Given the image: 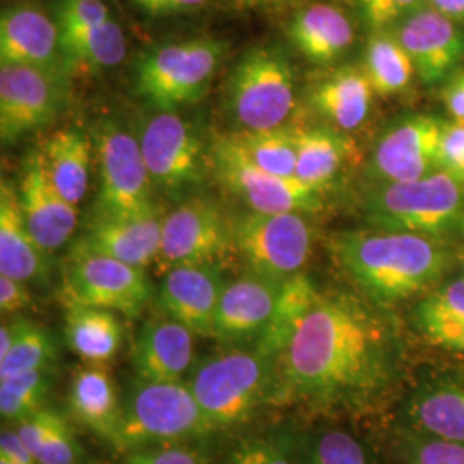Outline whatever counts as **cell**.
<instances>
[{"label": "cell", "instance_id": "obj_23", "mask_svg": "<svg viewBox=\"0 0 464 464\" xmlns=\"http://www.w3.org/2000/svg\"><path fill=\"white\" fill-rule=\"evenodd\" d=\"M0 274L26 284L45 281L50 274V255L36 243L9 179L0 186Z\"/></svg>", "mask_w": 464, "mask_h": 464}, {"label": "cell", "instance_id": "obj_7", "mask_svg": "<svg viewBox=\"0 0 464 464\" xmlns=\"http://www.w3.org/2000/svg\"><path fill=\"white\" fill-rule=\"evenodd\" d=\"M226 93L231 119L243 131L284 128L296 109L293 67L270 47H255L239 59Z\"/></svg>", "mask_w": 464, "mask_h": 464}, {"label": "cell", "instance_id": "obj_9", "mask_svg": "<svg viewBox=\"0 0 464 464\" xmlns=\"http://www.w3.org/2000/svg\"><path fill=\"white\" fill-rule=\"evenodd\" d=\"M217 181L249 210L266 214H312L324 205V189L298 178H281L253 164L234 134L217 136L208 151Z\"/></svg>", "mask_w": 464, "mask_h": 464}, {"label": "cell", "instance_id": "obj_34", "mask_svg": "<svg viewBox=\"0 0 464 464\" xmlns=\"http://www.w3.org/2000/svg\"><path fill=\"white\" fill-rule=\"evenodd\" d=\"M366 76L381 97H392L404 92L416 76L410 53L401 45L398 36L377 32L365 50Z\"/></svg>", "mask_w": 464, "mask_h": 464}, {"label": "cell", "instance_id": "obj_51", "mask_svg": "<svg viewBox=\"0 0 464 464\" xmlns=\"http://www.w3.org/2000/svg\"><path fill=\"white\" fill-rule=\"evenodd\" d=\"M256 450H258V440L248 439L243 440L236 449H232L226 464H255L256 461Z\"/></svg>", "mask_w": 464, "mask_h": 464}, {"label": "cell", "instance_id": "obj_21", "mask_svg": "<svg viewBox=\"0 0 464 464\" xmlns=\"http://www.w3.org/2000/svg\"><path fill=\"white\" fill-rule=\"evenodd\" d=\"M226 284L217 264L170 268L159 289V306L162 314L181 322L195 335L212 337Z\"/></svg>", "mask_w": 464, "mask_h": 464}, {"label": "cell", "instance_id": "obj_18", "mask_svg": "<svg viewBox=\"0 0 464 464\" xmlns=\"http://www.w3.org/2000/svg\"><path fill=\"white\" fill-rule=\"evenodd\" d=\"M164 216H93L74 241L69 255H103L130 266L147 268L157 264L162 245Z\"/></svg>", "mask_w": 464, "mask_h": 464}, {"label": "cell", "instance_id": "obj_43", "mask_svg": "<svg viewBox=\"0 0 464 464\" xmlns=\"http://www.w3.org/2000/svg\"><path fill=\"white\" fill-rule=\"evenodd\" d=\"M258 450L255 464H301V446L295 433L272 431L256 437Z\"/></svg>", "mask_w": 464, "mask_h": 464}, {"label": "cell", "instance_id": "obj_15", "mask_svg": "<svg viewBox=\"0 0 464 464\" xmlns=\"http://www.w3.org/2000/svg\"><path fill=\"white\" fill-rule=\"evenodd\" d=\"M444 124V121L425 114L392 124L373 150V174L385 183H406L439 172Z\"/></svg>", "mask_w": 464, "mask_h": 464}, {"label": "cell", "instance_id": "obj_16", "mask_svg": "<svg viewBox=\"0 0 464 464\" xmlns=\"http://www.w3.org/2000/svg\"><path fill=\"white\" fill-rule=\"evenodd\" d=\"M0 63L47 71L69 78L59 26L34 2H17L0 16Z\"/></svg>", "mask_w": 464, "mask_h": 464}, {"label": "cell", "instance_id": "obj_33", "mask_svg": "<svg viewBox=\"0 0 464 464\" xmlns=\"http://www.w3.org/2000/svg\"><path fill=\"white\" fill-rule=\"evenodd\" d=\"M318 295L320 291L316 289L315 282L304 272L284 279L274 314L268 320L266 331L256 341L255 348L277 360L282 349L296 331L299 322L314 306Z\"/></svg>", "mask_w": 464, "mask_h": 464}, {"label": "cell", "instance_id": "obj_1", "mask_svg": "<svg viewBox=\"0 0 464 464\" xmlns=\"http://www.w3.org/2000/svg\"><path fill=\"white\" fill-rule=\"evenodd\" d=\"M381 308L363 295L320 291L276 360L270 406L322 416L383 406L402 377V348Z\"/></svg>", "mask_w": 464, "mask_h": 464}, {"label": "cell", "instance_id": "obj_24", "mask_svg": "<svg viewBox=\"0 0 464 464\" xmlns=\"http://www.w3.org/2000/svg\"><path fill=\"white\" fill-rule=\"evenodd\" d=\"M69 415L99 439L116 446L122 418V399L111 372L102 365L80 368L67 392Z\"/></svg>", "mask_w": 464, "mask_h": 464}, {"label": "cell", "instance_id": "obj_53", "mask_svg": "<svg viewBox=\"0 0 464 464\" xmlns=\"http://www.w3.org/2000/svg\"><path fill=\"white\" fill-rule=\"evenodd\" d=\"M16 339V320L9 322V324H2L0 329V360L7 356V353L13 348Z\"/></svg>", "mask_w": 464, "mask_h": 464}, {"label": "cell", "instance_id": "obj_6", "mask_svg": "<svg viewBox=\"0 0 464 464\" xmlns=\"http://www.w3.org/2000/svg\"><path fill=\"white\" fill-rule=\"evenodd\" d=\"M227 44L217 38L167 42L136 61V92L157 111L176 112L205 99L224 61Z\"/></svg>", "mask_w": 464, "mask_h": 464}, {"label": "cell", "instance_id": "obj_26", "mask_svg": "<svg viewBox=\"0 0 464 464\" xmlns=\"http://www.w3.org/2000/svg\"><path fill=\"white\" fill-rule=\"evenodd\" d=\"M64 337L71 349L86 365L111 363L124 343V327L116 312L66 303Z\"/></svg>", "mask_w": 464, "mask_h": 464}, {"label": "cell", "instance_id": "obj_46", "mask_svg": "<svg viewBox=\"0 0 464 464\" xmlns=\"http://www.w3.org/2000/svg\"><path fill=\"white\" fill-rule=\"evenodd\" d=\"M423 2L425 0H379V4L363 17L372 30L382 32L392 23L402 21L421 9Z\"/></svg>", "mask_w": 464, "mask_h": 464}, {"label": "cell", "instance_id": "obj_40", "mask_svg": "<svg viewBox=\"0 0 464 464\" xmlns=\"http://www.w3.org/2000/svg\"><path fill=\"white\" fill-rule=\"evenodd\" d=\"M448 316H464V277L439 287L416 308V322Z\"/></svg>", "mask_w": 464, "mask_h": 464}, {"label": "cell", "instance_id": "obj_27", "mask_svg": "<svg viewBox=\"0 0 464 464\" xmlns=\"http://www.w3.org/2000/svg\"><path fill=\"white\" fill-rule=\"evenodd\" d=\"M373 88L363 67L335 69L316 84L312 103L337 130L353 131L366 121L373 102Z\"/></svg>", "mask_w": 464, "mask_h": 464}, {"label": "cell", "instance_id": "obj_48", "mask_svg": "<svg viewBox=\"0 0 464 464\" xmlns=\"http://www.w3.org/2000/svg\"><path fill=\"white\" fill-rule=\"evenodd\" d=\"M136 9L149 16H174L199 11L212 0H130Z\"/></svg>", "mask_w": 464, "mask_h": 464}, {"label": "cell", "instance_id": "obj_56", "mask_svg": "<svg viewBox=\"0 0 464 464\" xmlns=\"http://www.w3.org/2000/svg\"><path fill=\"white\" fill-rule=\"evenodd\" d=\"M0 464H11V463H9V461H5V459H2V458H0Z\"/></svg>", "mask_w": 464, "mask_h": 464}, {"label": "cell", "instance_id": "obj_32", "mask_svg": "<svg viewBox=\"0 0 464 464\" xmlns=\"http://www.w3.org/2000/svg\"><path fill=\"white\" fill-rule=\"evenodd\" d=\"M296 178L324 189L351 157L353 143L344 134L325 128L296 130Z\"/></svg>", "mask_w": 464, "mask_h": 464}, {"label": "cell", "instance_id": "obj_35", "mask_svg": "<svg viewBox=\"0 0 464 464\" xmlns=\"http://www.w3.org/2000/svg\"><path fill=\"white\" fill-rule=\"evenodd\" d=\"M232 134L253 164L281 178H296V130L284 126L266 131H237Z\"/></svg>", "mask_w": 464, "mask_h": 464}, {"label": "cell", "instance_id": "obj_5", "mask_svg": "<svg viewBox=\"0 0 464 464\" xmlns=\"http://www.w3.org/2000/svg\"><path fill=\"white\" fill-rule=\"evenodd\" d=\"M363 212L373 229L442 239L464 227V186L444 172L387 183L366 197Z\"/></svg>", "mask_w": 464, "mask_h": 464}, {"label": "cell", "instance_id": "obj_4", "mask_svg": "<svg viewBox=\"0 0 464 464\" xmlns=\"http://www.w3.org/2000/svg\"><path fill=\"white\" fill-rule=\"evenodd\" d=\"M207 416L188 382H145L134 379L122 399V418L116 450L189 444L212 433Z\"/></svg>", "mask_w": 464, "mask_h": 464}, {"label": "cell", "instance_id": "obj_45", "mask_svg": "<svg viewBox=\"0 0 464 464\" xmlns=\"http://www.w3.org/2000/svg\"><path fill=\"white\" fill-rule=\"evenodd\" d=\"M418 327L431 344L464 353V316L421 320L418 322Z\"/></svg>", "mask_w": 464, "mask_h": 464}, {"label": "cell", "instance_id": "obj_8", "mask_svg": "<svg viewBox=\"0 0 464 464\" xmlns=\"http://www.w3.org/2000/svg\"><path fill=\"white\" fill-rule=\"evenodd\" d=\"M315 243L312 224L296 212L248 210L232 217V249L249 274L284 281L303 272Z\"/></svg>", "mask_w": 464, "mask_h": 464}, {"label": "cell", "instance_id": "obj_57", "mask_svg": "<svg viewBox=\"0 0 464 464\" xmlns=\"http://www.w3.org/2000/svg\"><path fill=\"white\" fill-rule=\"evenodd\" d=\"M121 464H130V463H126V461H124V459H122V463Z\"/></svg>", "mask_w": 464, "mask_h": 464}, {"label": "cell", "instance_id": "obj_37", "mask_svg": "<svg viewBox=\"0 0 464 464\" xmlns=\"http://www.w3.org/2000/svg\"><path fill=\"white\" fill-rule=\"evenodd\" d=\"M52 370H32L0 379V415L4 421L17 423L45 408Z\"/></svg>", "mask_w": 464, "mask_h": 464}, {"label": "cell", "instance_id": "obj_42", "mask_svg": "<svg viewBox=\"0 0 464 464\" xmlns=\"http://www.w3.org/2000/svg\"><path fill=\"white\" fill-rule=\"evenodd\" d=\"M439 172L450 176L464 186V122L452 121L444 124L439 155Z\"/></svg>", "mask_w": 464, "mask_h": 464}, {"label": "cell", "instance_id": "obj_55", "mask_svg": "<svg viewBox=\"0 0 464 464\" xmlns=\"http://www.w3.org/2000/svg\"><path fill=\"white\" fill-rule=\"evenodd\" d=\"M251 4H274V2H281V0H248Z\"/></svg>", "mask_w": 464, "mask_h": 464}, {"label": "cell", "instance_id": "obj_12", "mask_svg": "<svg viewBox=\"0 0 464 464\" xmlns=\"http://www.w3.org/2000/svg\"><path fill=\"white\" fill-rule=\"evenodd\" d=\"M140 149L155 188L167 195H183L205 179V155L195 128L183 117L157 111L138 131Z\"/></svg>", "mask_w": 464, "mask_h": 464}, {"label": "cell", "instance_id": "obj_22", "mask_svg": "<svg viewBox=\"0 0 464 464\" xmlns=\"http://www.w3.org/2000/svg\"><path fill=\"white\" fill-rule=\"evenodd\" d=\"M138 381L183 382L195 363V334L162 314L140 329L131 353Z\"/></svg>", "mask_w": 464, "mask_h": 464}, {"label": "cell", "instance_id": "obj_17", "mask_svg": "<svg viewBox=\"0 0 464 464\" xmlns=\"http://www.w3.org/2000/svg\"><path fill=\"white\" fill-rule=\"evenodd\" d=\"M17 197L36 243L49 255L63 248L78 229V207L69 203L52 183L40 149L24 159Z\"/></svg>", "mask_w": 464, "mask_h": 464}, {"label": "cell", "instance_id": "obj_38", "mask_svg": "<svg viewBox=\"0 0 464 464\" xmlns=\"http://www.w3.org/2000/svg\"><path fill=\"white\" fill-rule=\"evenodd\" d=\"M301 464H370L366 450L351 433L324 430L301 446Z\"/></svg>", "mask_w": 464, "mask_h": 464}, {"label": "cell", "instance_id": "obj_36", "mask_svg": "<svg viewBox=\"0 0 464 464\" xmlns=\"http://www.w3.org/2000/svg\"><path fill=\"white\" fill-rule=\"evenodd\" d=\"M57 362V344L45 327L28 318H16V339L0 360V379L32 370H50Z\"/></svg>", "mask_w": 464, "mask_h": 464}, {"label": "cell", "instance_id": "obj_50", "mask_svg": "<svg viewBox=\"0 0 464 464\" xmlns=\"http://www.w3.org/2000/svg\"><path fill=\"white\" fill-rule=\"evenodd\" d=\"M442 100L449 114L454 121L464 122V69L458 71L446 84L442 92Z\"/></svg>", "mask_w": 464, "mask_h": 464}, {"label": "cell", "instance_id": "obj_47", "mask_svg": "<svg viewBox=\"0 0 464 464\" xmlns=\"http://www.w3.org/2000/svg\"><path fill=\"white\" fill-rule=\"evenodd\" d=\"M32 304L28 284L0 274V310L4 315H13L26 310Z\"/></svg>", "mask_w": 464, "mask_h": 464}, {"label": "cell", "instance_id": "obj_52", "mask_svg": "<svg viewBox=\"0 0 464 464\" xmlns=\"http://www.w3.org/2000/svg\"><path fill=\"white\" fill-rule=\"evenodd\" d=\"M431 7L456 23H464V0H429Z\"/></svg>", "mask_w": 464, "mask_h": 464}, {"label": "cell", "instance_id": "obj_49", "mask_svg": "<svg viewBox=\"0 0 464 464\" xmlns=\"http://www.w3.org/2000/svg\"><path fill=\"white\" fill-rule=\"evenodd\" d=\"M0 458L11 464H38L34 452L21 440L16 429H2Z\"/></svg>", "mask_w": 464, "mask_h": 464}, {"label": "cell", "instance_id": "obj_20", "mask_svg": "<svg viewBox=\"0 0 464 464\" xmlns=\"http://www.w3.org/2000/svg\"><path fill=\"white\" fill-rule=\"evenodd\" d=\"M401 45L415 64L416 76L433 84L458 71L464 61V34L458 23L433 7H421L401 21Z\"/></svg>", "mask_w": 464, "mask_h": 464}, {"label": "cell", "instance_id": "obj_54", "mask_svg": "<svg viewBox=\"0 0 464 464\" xmlns=\"http://www.w3.org/2000/svg\"><path fill=\"white\" fill-rule=\"evenodd\" d=\"M377 4H379V0H358V5H360V9H362V14H363V16H366Z\"/></svg>", "mask_w": 464, "mask_h": 464}, {"label": "cell", "instance_id": "obj_10", "mask_svg": "<svg viewBox=\"0 0 464 464\" xmlns=\"http://www.w3.org/2000/svg\"><path fill=\"white\" fill-rule=\"evenodd\" d=\"M93 145L99 164L95 216H147L159 210L138 136L119 122L105 121L95 131Z\"/></svg>", "mask_w": 464, "mask_h": 464}, {"label": "cell", "instance_id": "obj_31", "mask_svg": "<svg viewBox=\"0 0 464 464\" xmlns=\"http://www.w3.org/2000/svg\"><path fill=\"white\" fill-rule=\"evenodd\" d=\"M17 435L34 452L38 464H80L84 450L66 416L44 408L14 423Z\"/></svg>", "mask_w": 464, "mask_h": 464}, {"label": "cell", "instance_id": "obj_58", "mask_svg": "<svg viewBox=\"0 0 464 464\" xmlns=\"http://www.w3.org/2000/svg\"><path fill=\"white\" fill-rule=\"evenodd\" d=\"M463 229H464V227H463Z\"/></svg>", "mask_w": 464, "mask_h": 464}, {"label": "cell", "instance_id": "obj_14", "mask_svg": "<svg viewBox=\"0 0 464 464\" xmlns=\"http://www.w3.org/2000/svg\"><path fill=\"white\" fill-rule=\"evenodd\" d=\"M67 102V78L36 67L0 64V138L4 145L57 121Z\"/></svg>", "mask_w": 464, "mask_h": 464}, {"label": "cell", "instance_id": "obj_44", "mask_svg": "<svg viewBox=\"0 0 464 464\" xmlns=\"http://www.w3.org/2000/svg\"><path fill=\"white\" fill-rule=\"evenodd\" d=\"M124 461L130 464H208L199 450L188 444L134 450L124 456Z\"/></svg>", "mask_w": 464, "mask_h": 464}, {"label": "cell", "instance_id": "obj_13", "mask_svg": "<svg viewBox=\"0 0 464 464\" xmlns=\"http://www.w3.org/2000/svg\"><path fill=\"white\" fill-rule=\"evenodd\" d=\"M232 249V217L210 198H191L164 217L157 266L162 274L184 266L217 264Z\"/></svg>", "mask_w": 464, "mask_h": 464}, {"label": "cell", "instance_id": "obj_2", "mask_svg": "<svg viewBox=\"0 0 464 464\" xmlns=\"http://www.w3.org/2000/svg\"><path fill=\"white\" fill-rule=\"evenodd\" d=\"M331 249L360 293L379 306L430 291L452 264L440 239L410 232H341L332 236Z\"/></svg>", "mask_w": 464, "mask_h": 464}, {"label": "cell", "instance_id": "obj_11", "mask_svg": "<svg viewBox=\"0 0 464 464\" xmlns=\"http://www.w3.org/2000/svg\"><path fill=\"white\" fill-rule=\"evenodd\" d=\"M153 298V285L145 268L103 255H69L63 299L105 308L128 318L145 312Z\"/></svg>", "mask_w": 464, "mask_h": 464}, {"label": "cell", "instance_id": "obj_29", "mask_svg": "<svg viewBox=\"0 0 464 464\" xmlns=\"http://www.w3.org/2000/svg\"><path fill=\"white\" fill-rule=\"evenodd\" d=\"M411 429L464 444V385L430 382L416 389L406 408Z\"/></svg>", "mask_w": 464, "mask_h": 464}, {"label": "cell", "instance_id": "obj_3", "mask_svg": "<svg viewBox=\"0 0 464 464\" xmlns=\"http://www.w3.org/2000/svg\"><path fill=\"white\" fill-rule=\"evenodd\" d=\"M188 383L214 431L227 430L272 404L276 360L255 346H231L203 358Z\"/></svg>", "mask_w": 464, "mask_h": 464}, {"label": "cell", "instance_id": "obj_39", "mask_svg": "<svg viewBox=\"0 0 464 464\" xmlns=\"http://www.w3.org/2000/svg\"><path fill=\"white\" fill-rule=\"evenodd\" d=\"M399 452L406 464H464V444L408 429L401 433Z\"/></svg>", "mask_w": 464, "mask_h": 464}, {"label": "cell", "instance_id": "obj_30", "mask_svg": "<svg viewBox=\"0 0 464 464\" xmlns=\"http://www.w3.org/2000/svg\"><path fill=\"white\" fill-rule=\"evenodd\" d=\"M40 150L52 183L69 203L78 207L90 183V138L78 128H66L50 134Z\"/></svg>", "mask_w": 464, "mask_h": 464}, {"label": "cell", "instance_id": "obj_19", "mask_svg": "<svg viewBox=\"0 0 464 464\" xmlns=\"http://www.w3.org/2000/svg\"><path fill=\"white\" fill-rule=\"evenodd\" d=\"M282 282L246 274L226 284L217 308L212 339L222 346H255L274 314Z\"/></svg>", "mask_w": 464, "mask_h": 464}, {"label": "cell", "instance_id": "obj_41", "mask_svg": "<svg viewBox=\"0 0 464 464\" xmlns=\"http://www.w3.org/2000/svg\"><path fill=\"white\" fill-rule=\"evenodd\" d=\"M52 14L57 24L76 26L102 24L114 19L103 0H52Z\"/></svg>", "mask_w": 464, "mask_h": 464}, {"label": "cell", "instance_id": "obj_28", "mask_svg": "<svg viewBox=\"0 0 464 464\" xmlns=\"http://www.w3.org/2000/svg\"><path fill=\"white\" fill-rule=\"evenodd\" d=\"M69 74H93L119 66L128 52L126 34L116 19L102 24H57Z\"/></svg>", "mask_w": 464, "mask_h": 464}, {"label": "cell", "instance_id": "obj_25", "mask_svg": "<svg viewBox=\"0 0 464 464\" xmlns=\"http://www.w3.org/2000/svg\"><path fill=\"white\" fill-rule=\"evenodd\" d=\"M293 45L314 64H331L348 52L354 30L335 5L316 2L298 11L287 28Z\"/></svg>", "mask_w": 464, "mask_h": 464}]
</instances>
